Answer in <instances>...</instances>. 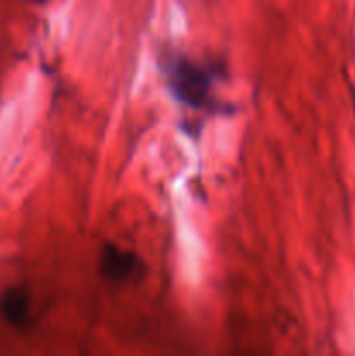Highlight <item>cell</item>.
Listing matches in <instances>:
<instances>
[{
    "label": "cell",
    "mask_w": 355,
    "mask_h": 356,
    "mask_svg": "<svg viewBox=\"0 0 355 356\" xmlns=\"http://www.w3.org/2000/svg\"><path fill=\"white\" fill-rule=\"evenodd\" d=\"M164 75L171 92L178 101L195 110H212L216 108L212 97V73L207 66L197 65L184 56H171L164 59Z\"/></svg>",
    "instance_id": "1"
},
{
    "label": "cell",
    "mask_w": 355,
    "mask_h": 356,
    "mask_svg": "<svg viewBox=\"0 0 355 356\" xmlns=\"http://www.w3.org/2000/svg\"><path fill=\"white\" fill-rule=\"evenodd\" d=\"M100 270L111 282H125L141 273L143 261L132 250L122 249L115 243H106L101 252Z\"/></svg>",
    "instance_id": "2"
},
{
    "label": "cell",
    "mask_w": 355,
    "mask_h": 356,
    "mask_svg": "<svg viewBox=\"0 0 355 356\" xmlns=\"http://www.w3.org/2000/svg\"><path fill=\"white\" fill-rule=\"evenodd\" d=\"M0 309L7 323L16 329H23L30 322V296L24 289H9L0 301Z\"/></svg>",
    "instance_id": "3"
}]
</instances>
